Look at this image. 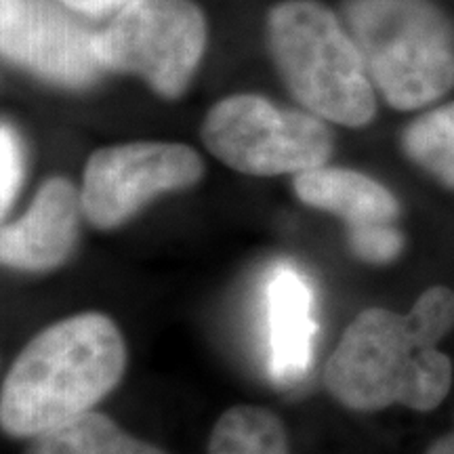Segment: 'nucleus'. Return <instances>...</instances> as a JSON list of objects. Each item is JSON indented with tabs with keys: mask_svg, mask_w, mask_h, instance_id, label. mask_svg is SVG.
Wrapping results in <instances>:
<instances>
[{
	"mask_svg": "<svg viewBox=\"0 0 454 454\" xmlns=\"http://www.w3.org/2000/svg\"><path fill=\"white\" fill-rule=\"evenodd\" d=\"M278 76L305 112L345 129L374 121L379 95L360 49L337 13L320 0H282L265 20Z\"/></svg>",
	"mask_w": 454,
	"mask_h": 454,
	"instance_id": "7ed1b4c3",
	"label": "nucleus"
},
{
	"mask_svg": "<svg viewBox=\"0 0 454 454\" xmlns=\"http://www.w3.org/2000/svg\"><path fill=\"white\" fill-rule=\"evenodd\" d=\"M81 192L66 177H51L20 219L0 221V265L49 271L74 253L81 227Z\"/></svg>",
	"mask_w": 454,
	"mask_h": 454,
	"instance_id": "9d476101",
	"label": "nucleus"
},
{
	"mask_svg": "<svg viewBox=\"0 0 454 454\" xmlns=\"http://www.w3.org/2000/svg\"><path fill=\"white\" fill-rule=\"evenodd\" d=\"M26 175L24 144L9 122H0V221L13 207Z\"/></svg>",
	"mask_w": 454,
	"mask_h": 454,
	"instance_id": "2eb2a0df",
	"label": "nucleus"
},
{
	"mask_svg": "<svg viewBox=\"0 0 454 454\" xmlns=\"http://www.w3.org/2000/svg\"><path fill=\"white\" fill-rule=\"evenodd\" d=\"M72 13L84 17H112L133 0H59Z\"/></svg>",
	"mask_w": 454,
	"mask_h": 454,
	"instance_id": "dca6fc26",
	"label": "nucleus"
},
{
	"mask_svg": "<svg viewBox=\"0 0 454 454\" xmlns=\"http://www.w3.org/2000/svg\"><path fill=\"white\" fill-rule=\"evenodd\" d=\"M202 141L225 167L253 177H294L328 164L334 150L326 121L253 93L217 101L202 122Z\"/></svg>",
	"mask_w": 454,
	"mask_h": 454,
	"instance_id": "39448f33",
	"label": "nucleus"
},
{
	"mask_svg": "<svg viewBox=\"0 0 454 454\" xmlns=\"http://www.w3.org/2000/svg\"><path fill=\"white\" fill-rule=\"evenodd\" d=\"M0 55L66 89L89 87L104 72L95 32L59 0H0Z\"/></svg>",
	"mask_w": 454,
	"mask_h": 454,
	"instance_id": "6e6552de",
	"label": "nucleus"
},
{
	"mask_svg": "<svg viewBox=\"0 0 454 454\" xmlns=\"http://www.w3.org/2000/svg\"><path fill=\"white\" fill-rule=\"evenodd\" d=\"M127 345L104 314L55 322L21 349L0 389V427L36 438L93 411L121 383Z\"/></svg>",
	"mask_w": 454,
	"mask_h": 454,
	"instance_id": "f03ea898",
	"label": "nucleus"
},
{
	"mask_svg": "<svg viewBox=\"0 0 454 454\" xmlns=\"http://www.w3.org/2000/svg\"><path fill=\"white\" fill-rule=\"evenodd\" d=\"M265 339L268 371L278 385L299 383L314 356L316 294L303 271L276 263L265 280Z\"/></svg>",
	"mask_w": 454,
	"mask_h": 454,
	"instance_id": "9b49d317",
	"label": "nucleus"
},
{
	"mask_svg": "<svg viewBox=\"0 0 454 454\" xmlns=\"http://www.w3.org/2000/svg\"><path fill=\"white\" fill-rule=\"evenodd\" d=\"M452 331L454 291L442 284L427 288L408 314L360 311L325 366L328 394L356 412L434 411L452 389V360L440 349Z\"/></svg>",
	"mask_w": 454,
	"mask_h": 454,
	"instance_id": "f257e3e1",
	"label": "nucleus"
},
{
	"mask_svg": "<svg viewBox=\"0 0 454 454\" xmlns=\"http://www.w3.org/2000/svg\"><path fill=\"white\" fill-rule=\"evenodd\" d=\"M27 454H167L90 411L74 421L32 438Z\"/></svg>",
	"mask_w": 454,
	"mask_h": 454,
	"instance_id": "f8f14e48",
	"label": "nucleus"
},
{
	"mask_svg": "<svg viewBox=\"0 0 454 454\" xmlns=\"http://www.w3.org/2000/svg\"><path fill=\"white\" fill-rule=\"evenodd\" d=\"M400 145L414 167L454 190V101L419 114L402 130Z\"/></svg>",
	"mask_w": 454,
	"mask_h": 454,
	"instance_id": "ddd939ff",
	"label": "nucleus"
},
{
	"mask_svg": "<svg viewBox=\"0 0 454 454\" xmlns=\"http://www.w3.org/2000/svg\"><path fill=\"white\" fill-rule=\"evenodd\" d=\"M204 175L196 150L170 141H130L93 152L81 187L82 215L98 230H116L147 202L187 190Z\"/></svg>",
	"mask_w": 454,
	"mask_h": 454,
	"instance_id": "0eeeda50",
	"label": "nucleus"
},
{
	"mask_svg": "<svg viewBox=\"0 0 454 454\" xmlns=\"http://www.w3.org/2000/svg\"><path fill=\"white\" fill-rule=\"evenodd\" d=\"M208 26L192 0H133L95 32L101 70L133 74L164 99L190 87L207 51Z\"/></svg>",
	"mask_w": 454,
	"mask_h": 454,
	"instance_id": "423d86ee",
	"label": "nucleus"
},
{
	"mask_svg": "<svg viewBox=\"0 0 454 454\" xmlns=\"http://www.w3.org/2000/svg\"><path fill=\"white\" fill-rule=\"evenodd\" d=\"M343 21L389 107L427 110L454 89V24L438 3L348 0Z\"/></svg>",
	"mask_w": 454,
	"mask_h": 454,
	"instance_id": "20e7f679",
	"label": "nucleus"
},
{
	"mask_svg": "<svg viewBox=\"0 0 454 454\" xmlns=\"http://www.w3.org/2000/svg\"><path fill=\"white\" fill-rule=\"evenodd\" d=\"M208 454H291V444L284 423L268 408L236 406L215 425Z\"/></svg>",
	"mask_w": 454,
	"mask_h": 454,
	"instance_id": "4468645a",
	"label": "nucleus"
},
{
	"mask_svg": "<svg viewBox=\"0 0 454 454\" xmlns=\"http://www.w3.org/2000/svg\"><path fill=\"white\" fill-rule=\"evenodd\" d=\"M425 454H454V429L442 435V438L431 442Z\"/></svg>",
	"mask_w": 454,
	"mask_h": 454,
	"instance_id": "f3484780",
	"label": "nucleus"
},
{
	"mask_svg": "<svg viewBox=\"0 0 454 454\" xmlns=\"http://www.w3.org/2000/svg\"><path fill=\"white\" fill-rule=\"evenodd\" d=\"M301 202L345 223L351 253L371 265H387L404 251L402 207L394 192L356 168L322 164L293 177Z\"/></svg>",
	"mask_w": 454,
	"mask_h": 454,
	"instance_id": "1a4fd4ad",
	"label": "nucleus"
}]
</instances>
